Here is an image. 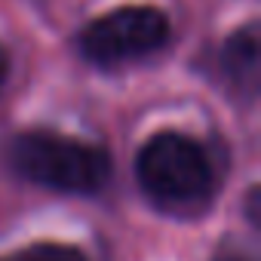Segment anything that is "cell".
I'll return each instance as SVG.
<instances>
[{"mask_svg": "<svg viewBox=\"0 0 261 261\" xmlns=\"http://www.w3.org/2000/svg\"><path fill=\"white\" fill-rule=\"evenodd\" d=\"M142 194L166 215H200L218 188L215 160L206 145L181 133H157L136 157Z\"/></svg>", "mask_w": 261, "mask_h": 261, "instance_id": "cell-1", "label": "cell"}, {"mask_svg": "<svg viewBox=\"0 0 261 261\" xmlns=\"http://www.w3.org/2000/svg\"><path fill=\"white\" fill-rule=\"evenodd\" d=\"M10 163L25 181L62 194H95L111 178V157L105 148L53 129L19 133L10 142Z\"/></svg>", "mask_w": 261, "mask_h": 261, "instance_id": "cell-2", "label": "cell"}, {"mask_svg": "<svg viewBox=\"0 0 261 261\" xmlns=\"http://www.w3.org/2000/svg\"><path fill=\"white\" fill-rule=\"evenodd\" d=\"M169 19L157 7H120L80 31V53L95 65H123L163 49Z\"/></svg>", "mask_w": 261, "mask_h": 261, "instance_id": "cell-3", "label": "cell"}, {"mask_svg": "<svg viewBox=\"0 0 261 261\" xmlns=\"http://www.w3.org/2000/svg\"><path fill=\"white\" fill-rule=\"evenodd\" d=\"M221 65H224L227 80L237 86V92H243V95H255L258 92L261 37H258V25L255 22H249L237 34H230V40L224 43V53H221Z\"/></svg>", "mask_w": 261, "mask_h": 261, "instance_id": "cell-4", "label": "cell"}, {"mask_svg": "<svg viewBox=\"0 0 261 261\" xmlns=\"http://www.w3.org/2000/svg\"><path fill=\"white\" fill-rule=\"evenodd\" d=\"M0 261H86V255L65 243H34L10 255H0Z\"/></svg>", "mask_w": 261, "mask_h": 261, "instance_id": "cell-5", "label": "cell"}, {"mask_svg": "<svg viewBox=\"0 0 261 261\" xmlns=\"http://www.w3.org/2000/svg\"><path fill=\"white\" fill-rule=\"evenodd\" d=\"M212 261H255V255H252L249 249L237 246V243H224V246L215 252V258H212Z\"/></svg>", "mask_w": 261, "mask_h": 261, "instance_id": "cell-6", "label": "cell"}, {"mask_svg": "<svg viewBox=\"0 0 261 261\" xmlns=\"http://www.w3.org/2000/svg\"><path fill=\"white\" fill-rule=\"evenodd\" d=\"M258 197H261V191H258V188H252V191H249V197H246V215H249L252 227H258Z\"/></svg>", "mask_w": 261, "mask_h": 261, "instance_id": "cell-7", "label": "cell"}, {"mask_svg": "<svg viewBox=\"0 0 261 261\" xmlns=\"http://www.w3.org/2000/svg\"><path fill=\"white\" fill-rule=\"evenodd\" d=\"M7 71H10V59H7V49L0 46V86H4V80H7Z\"/></svg>", "mask_w": 261, "mask_h": 261, "instance_id": "cell-8", "label": "cell"}]
</instances>
